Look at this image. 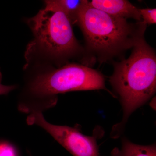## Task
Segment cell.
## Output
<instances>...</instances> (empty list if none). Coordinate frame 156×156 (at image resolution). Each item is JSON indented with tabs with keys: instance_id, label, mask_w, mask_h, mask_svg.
<instances>
[{
	"instance_id": "cell-1",
	"label": "cell",
	"mask_w": 156,
	"mask_h": 156,
	"mask_svg": "<svg viewBox=\"0 0 156 156\" xmlns=\"http://www.w3.org/2000/svg\"><path fill=\"white\" fill-rule=\"evenodd\" d=\"M144 32L136 38L130 56L115 64L110 78L112 86L120 96L124 112L122 122L115 128L114 134L122 128L129 115L156 92V53L146 41Z\"/></svg>"
},
{
	"instance_id": "cell-8",
	"label": "cell",
	"mask_w": 156,
	"mask_h": 156,
	"mask_svg": "<svg viewBox=\"0 0 156 156\" xmlns=\"http://www.w3.org/2000/svg\"><path fill=\"white\" fill-rule=\"evenodd\" d=\"M111 156H156V145H138L124 138L122 148H115L112 151Z\"/></svg>"
},
{
	"instance_id": "cell-10",
	"label": "cell",
	"mask_w": 156,
	"mask_h": 156,
	"mask_svg": "<svg viewBox=\"0 0 156 156\" xmlns=\"http://www.w3.org/2000/svg\"><path fill=\"white\" fill-rule=\"evenodd\" d=\"M0 156H17L13 145L7 142H0Z\"/></svg>"
},
{
	"instance_id": "cell-3",
	"label": "cell",
	"mask_w": 156,
	"mask_h": 156,
	"mask_svg": "<svg viewBox=\"0 0 156 156\" xmlns=\"http://www.w3.org/2000/svg\"><path fill=\"white\" fill-rule=\"evenodd\" d=\"M134 25L127 19L109 15L89 5V1L79 12L77 22L88 51L102 62L132 48L137 37L147 27L142 21Z\"/></svg>"
},
{
	"instance_id": "cell-5",
	"label": "cell",
	"mask_w": 156,
	"mask_h": 156,
	"mask_svg": "<svg viewBox=\"0 0 156 156\" xmlns=\"http://www.w3.org/2000/svg\"><path fill=\"white\" fill-rule=\"evenodd\" d=\"M29 126L43 128L73 156H100L97 144V134L89 136L81 132L79 125L74 127L58 126L48 122L41 113L27 116Z\"/></svg>"
},
{
	"instance_id": "cell-7",
	"label": "cell",
	"mask_w": 156,
	"mask_h": 156,
	"mask_svg": "<svg viewBox=\"0 0 156 156\" xmlns=\"http://www.w3.org/2000/svg\"><path fill=\"white\" fill-rule=\"evenodd\" d=\"M45 9L64 13L72 24L77 22L78 14L83 6L87 2L86 0H48L45 1Z\"/></svg>"
},
{
	"instance_id": "cell-4",
	"label": "cell",
	"mask_w": 156,
	"mask_h": 156,
	"mask_svg": "<svg viewBox=\"0 0 156 156\" xmlns=\"http://www.w3.org/2000/svg\"><path fill=\"white\" fill-rule=\"evenodd\" d=\"M28 23L39 44L51 56L66 58L82 50L72 24L61 11L43 9Z\"/></svg>"
},
{
	"instance_id": "cell-2",
	"label": "cell",
	"mask_w": 156,
	"mask_h": 156,
	"mask_svg": "<svg viewBox=\"0 0 156 156\" xmlns=\"http://www.w3.org/2000/svg\"><path fill=\"white\" fill-rule=\"evenodd\" d=\"M99 89L107 90L100 73L86 66L66 65L32 78L18 99L17 109L29 115L43 113L56 106L58 94Z\"/></svg>"
},
{
	"instance_id": "cell-11",
	"label": "cell",
	"mask_w": 156,
	"mask_h": 156,
	"mask_svg": "<svg viewBox=\"0 0 156 156\" xmlns=\"http://www.w3.org/2000/svg\"><path fill=\"white\" fill-rule=\"evenodd\" d=\"M2 74L0 71V95H6L9 92L16 89L17 86L14 85L12 86H6L2 83Z\"/></svg>"
},
{
	"instance_id": "cell-9",
	"label": "cell",
	"mask_w": 156,
	"mask_h": 156,
	"mask_svg": "<svg viewBox=\"0 0 156 156\" xmlns=\"http://www.w3.org/2000/svg\"><path fill=\"white\" fill-rule=\"evenodd\" d=\"M143 22L146 24H155L156 23V9H139Z\"/></svg>"
},
{
	"instance_id": "cell-6",
	"label": "cell",
	"mask_w": 156,
	"mask_h": 156,
	"mask_svg": "<svg viewBox=\"0 0 156 156\" xmlns=\"http://www.w3.org/2000/svg\"><path fill=\"white\" fill-rule=\"evenodd\" d=\"M89 4L114 17L126 19L133 18L139 22L142 21L139 9L126 0H92L89 2Z\"/></svg>"
}]
</instances>
